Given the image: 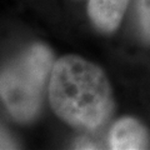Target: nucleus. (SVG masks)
Masks as SVG:
<instances>
[{
    "instance_id": "1",
    "label": "nucleus",
    "mask_w": 150,
    "mask_h": 150,
    "mask_svg": "<svg viewBox=\"0 0 150 150\" xmlns=\"http://www.w3.org/2000/svg\"><path fill=\"white\" fill-rule=\"evenodd\" d=\"M51 109L67 124L95 130L114 111V98L105 73L78 55H65L54 63L49 80Z\"/></svg>"
},
{
    "instance_id": "5",
    "label": "nucleus",
    "mask_w": 150,
    "mask_h": 150,
    "mask_svg": "<svg viewBox=\"0 0 150 150\" xmlns=\"http://www.w3.org/2000/svg\"><path fill=\"white\" fill-rule=\"evenodd\" d=\"M139 21L144 35L150 39V0H139Z\"/></svg>"
},
{
    "instance_id": "3",
    "label": "nucleus",
    "mask_w": 150,
    "mask_h": 150,
    "mask_svg": "<svg viewBox=\"0 0 150 150\" xmlns=\"http://www.w3.org/2000/svg\"><path fill=\"white\" fill-rule=\"evenodd\" d=\"M112 150H140L150 148V134L139 120L125 116L111 126L108 137Z\"/></svg>"
},
{
    "instance_id": "6",
    "label": "nucleus",
    "mask_w": 150,
    "mask_h": 150,
    "mask_svg": "<svg viewBox=\"0 0 150 150\" xmlns=\"http://www.w3.org/2000/svg\"><path fill=\"white\" fill-rule=\"evenodd\" d=\"M0 144H5V143H0Z\"/></svg>"
},
{
    "instance_id": "2",
    "label": "nucleus",
    "mask_w": 150,
    "mask_h": 150,
    "mask_svg": "<svg viewBox=\"0 0 150 150\" xmlns=\"http://www.w3.org/2000/svg\"><path fill=\"white\" fill-rule=\"evenodd\" d=\"M53 68L51 50L33 44L0 70V99L15 120L29 123L36 118Z\"/></svg>"
},
{
    "instance_id": "4",
    "label": "nucleus",
    "mask_w": 150,
    "mask_h": 150,
    "mask_svg": "<svg viewBox=\"0 0 150 150\" xmlns=\"http://www.w3.org/2000/svg\"><path fill=\"white\" fill-rule=\"evenodd\" d=\"M130 0H89L88 15L93 25L103 33L119 28Z\"/></svg>"
}]
</instances>
